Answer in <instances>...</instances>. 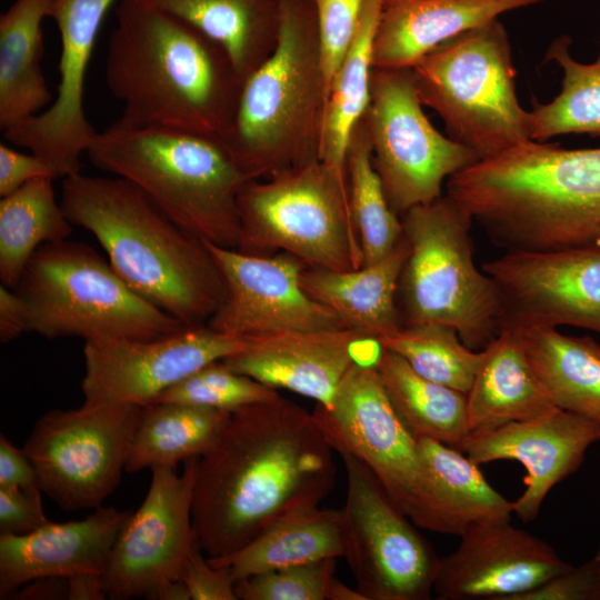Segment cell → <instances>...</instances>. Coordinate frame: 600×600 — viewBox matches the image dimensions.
I'll list each match as a JSON object with an SVG mask.
<instances>
[{
	"mask_svg": "<svg viewBox=\"0 0 600 600\" xmlns=\"http://www.w3.org/2000/svg\"><path fill=\"white\" fill-rule=\"evenodd\" d=\"M230 416L229 411L183 403L153 402L142 407L126 471L176 468L179 462L202 457L214 444Z\"/></svg>",
	"mask_w": 600,
	"mask_h": 600,
	"instance_id": "d6a6232c",
	"label": "cell"
},
{
	"mask_svg": "<svg viewBox=\"0 0 600 600\" xmlns=\"http://www.w3.org/2000/svg\"><path fill=\"white\" fill-rule=\"evenodd\" d=\"M594 560L598 562L599 567H600V543H599V547H598V551L594 556Z\"/></svg>",
	"mask_w": 600,
	"mask_h": 600,
	"instance_id": "f5cc1de1",
	"label": "cell"
},
{
	"mask_svg": "<svg viewBox=\"0 0 600 600\" xmlns=\"http://www.w3.org/2000/svg\"><path fill=\"white\" fill-rule=\"evenodd\" d=\"M61 207L91 232L121 279L183 326L206 324L226 294L204 241L168 217L126 179L63 178Z\"/></svg>",
	"mask_w": 600,
	"mask_h": 600,
	"instance_id": "277c9868",
	"label": "cell"
},
{
	"mask_svg": "<svg viewBox=\"0 0 600 600\" xmlns=\"http://www.w3.org/2000/svg\"><path fill=\"white\" fill-rule=\"evenodd\" d=\"M409 243L404 237L382 259L353 270L307 266L300 276L304 291L342 321L347 329L380 339L401 327L397 292Z\"/></svg>",
	"mask_w": 600,
	"mask_h": 600,
	"instance_id": "484cf974",
	"label": "cell"
},
{
	"mask_svg": "<svg viewBox=\"0 0 600 600\" xmlns=\"http://www.w3.org/2000/svg\"><path fill=\"white\" fill-rule=\"evenodd\" d=\"M363 118L374 170L389 206L400 217L440 198L444 180L480 160L430 123L411 68L372 69Z\"/></svg>",
	"mask_w": 600,
	"mask_h": 600,
	"instance_id": "8fae6325",
	"label": "cell"
},
{
	"mask_svg": "<svg viewBox=\"0 0 600 600\" xmlns=\"http://www.w3.org/2000/svg\"><path fill=\"white\" fill-rule=\"evenodd\" d=\"M374 368L394 411L416 439L458 449L470 432L467 393L420 376L401 356L384 348Z\"/></svg>",
	"mask_w": 600,
	"mask_h": 600,
	"instance_id": "1f68e13d",
	"label": "cell"
},
{
	"mask_svg": "<svg viewBox=\"0 0 600 600\" xmlns=\"http://www.w3.org/2000/svg\"><path fill=\"white\" fill-rule=\"evenodd\" d=\"M147 599L152 600H190V593L182 580H171L151 591Z\"/></svg>",
	"mask_w": 600,
	"mask_h": 600,
	"instance_id": "f907efd6",
	"label": "cell"
},
{
	"mask_svg": "<svg viewBox=\"0 0 600 600\" xmlns=\"http://www.w3.org/2000/svg\"><path fill=\"white\" fill-rule=\"evenodd\" d=\"M482 352L467 392L470 431L533 419L557 408L512 329L504 328Z\"/></svg>",
	"mask_w": 600,
	"mask_h": 600,
	"instance_id": "4316f807",
	"label": "cell"
},
{
	"mask_svg": "<svg viewBox=\"0 0 600 600\" xmlns=\"http://www.w3.org/2000/svg\"><path fill=\"white\" fill-rule=\"evenodd\" d=\"M510 329L552 403L600 423V343L553 327Z\"/></svg>",
	"mask_w": 600,
	"mask_h": 600,
	"instance_id": "f1b7e54d",
	"label": "cell"
},
{
	"mask_svg": "<svg viewBox=\"0 0 600 600\" xmlns=\"http://www.w3.org/2000/svg\"><path fill=\"white\" fill-rule=\"evenodd\" d=\"M130 513L99 507L82 520L49 521L21 536L0 533V598L38 579L102 574Z\"/></svg>",
	"mask_w": 600,
	"mask_h": 600,
	"instance_id": "603a6c76",
	"label": "cell"
},
{
	"mask_svg": "<svg viewBox=\"0 0 600 600\" xmlns=\"http://www.w3.org/2000/svg\"><path fill=\"white\" fill-rule=\"evenodd\" d=\"M238 211L239 252H287L308 266L341 271L362 267L348 178L320 159L248 181L239 192Z\"/></svg>",
	"mask_w": 600,
	"mask_h": 600,
	"instance_id": "30bf717a",
	"label": "cell"
},
{
	"mask_svg": "<svg viewBox=\"0 0 600 600\" xmlns=\"http://www.w3.org/2000/svg\"><path fill=\"white\" fill-rule=\"evenodd\" d=\"M409 254L400 291L401 327L439 323L480 351L503 330L506 307L496 281L473 260V218L449 194L401 217Z\"/></svg>",
	"mask_w": 600,
	"mask_h": 600,
	"instance_id": "52a82bcc",
	"label": "cell"
},
{
	"mask_svg": "<svg viewBox=\"0 0 600 600\" xmlns=\"http://www.w3.org/2000/svg\"><path fill=\"white\" fill-rule=\"evenodd\" d=\"M313 417L339 454L363 462L408 516L420 477L417 439L394 411L373 366L353 363L328 406Z\"/></svg>",
	"mask_w": 600,
	"mask_h": 600,
	"instance_id": "2e32d148",
	"label": "cell"
},
{
	"mask_svg": "<svg viewBox=\"0 0 600 600\" xmlns=\"http://www.w3.org/2000/svg\"><path fill=\"white\" fill-rule=\"evenodd\" d=\"M218 43L246 80L273 52L280 0H150Z\"/></svg>",
	"mask_w": 600,
	"mask_h": 600,
	"instance_id": "f546056e",
	"label": "cell"
},
{
	"mask_svg": "<svg viewBox=\"0 0 600 600\" xmlns=\"http://www.w3.org/2000/svg\"><path fill=\"white\" fill-rule=\"evenodd\" d=\"M338 558L282 567L236 581L241 600H326Z\"/></svg>",
	"mask_w": 600,
	"mask_h": 600,
	"instance_id": "ab89813d",
	"label": "cell"
},
{
	"mask_svg": "<svg viewBox=\"0 0 600 600\" xmlns=\"http://www.w3.org/2000/svg\"><path fill=\"white\" fill-rule=\"evenodd\" d=\"M13 289L26 302L28 331L48 339H153L187 327L132 290L93 248L70 239L39 247Z\"/></svg>",
	"mask_w": 600,
	"mask_h": 600,
	"instance_id": "ba28073f",
	"label": "cell"
},
{
	"mask_svg": "<svg viewBox=\"0 0 600 600\" xmlns=\"http://www.w3.org/2000/svg\"><path fill=\"white\" fill-rule=\"evenodd\" d=\"M447 194L506 252L600 244V148L529 140L450 177Z\"/></svg>",
	"mask_w": 600,
	"mask_h": 600,
	"instance_id": "3957f363",
	"label": "cell"
},
{
	"mask_svg": "<svg viewBox=\"0 0 600 600\" xmlns=\"http://www.w3.org/2000/svg\"><path fill=\"white\" fill-rule=\"evenodd\" d=\"M482 270L502 293L503 329L568 324L600 333V244L510 251Z\"/></svg>",
	"mask_w": 600,
	"mask_h": 600,
	"instance_id": "d6986e66",
	"label": "cell"
},
{
	"mask_svg": "<svg viewBox=\"0 0 600 600\" xmlns=\"http://www.w3.org/2000/svg\"><path fill=\"white\" fill-rule=\"evenodd\" d=\"M568 36L553 40L547 60L563 71L559 94L547 103L533 102L529 111L530 139L546 142L557 136L582 133L600 137V54L592 63H582L570 53Z\"/></svg>",
	"mask_w": 600,
	"mask_h": 600,
	"instance_id": "d590c367",
	"label": "cell"
},
{
	"mask_svg": "<svg viewBox=\"0 0 600 600\" xmlns=\"http://www.w3.org/2000/svg\"><path fill=\"white\" fill-rule=\"evenodd\" d=\"M192 600H238L236 580L224 566L214 567L203 557L197 540L180 574Z\"/></svg>",
	"mask_w": 600,
	"mask_h": 600,
	"instance_id": "7bdbcfd3",
	"label": "cell"
},
{
	"mask_svg": "<svg viewBox=\"0 0 600 600\" xmlns=\"http://www.w3.org/2000/svg\"><path fill=\"white\" fill-rule=\"evenodd\" d=\"M600 440V423L554 408L540 417L472 430L458 449L480 466L498 460L521 463L526 489L513 502L523 522L534 520L552 488L574 473L589 447Z\"/></svg>",
	"mask_w": 600,
	"mask_h": 600,
	"instance_id": "44dd1931",
	"label": "cell"
},
{
	"mask_svg": "<svg viewBox=\"0 0 600 600\" xmlns=\"http://www.w3.org/2000/svg\"><path fill=\"white\" fill-rule=\"evenodd\" d=\"M346 170L352 219L360 241L362 266L386 257L403 236L400 216L389 206L372 163V148L363 116L350 136Z\"/></svg>",
	"mask_w": 600,
	"mask_h": 600,
	"instance_id": "8d00e7d4",
	"label": "cell"
},
{
	"mask_svg": "<svg viewBox=\"0 0 600 600\" xmlns=\"http://www.w3.org/2000/svg\"><path fill=\"white\" fill-rule=\"evenodd\" d=\"M347 474L344 556L366 600H427L440 558L376 474L341 453Z\"/></svg>",
	"mask_w": 600,
	"mask_h": 600,
	"instance_id": "4fadbf2b",
	"label": "cell"
},
{
	"mask_svg": "<svg viewBox=\"0 0 600 600\" xmlns=\"http://www.w3.org/2000/svg\"><path fill=\"white\" fill-rule=\"evenodd\" d=\"M422 106L450 139L484 159L531 140L519 102L508 32L496 19L436 47L412 68Z\"/></svg>",
	"mask_w": 600,
	"mask_h": 600,
	"instance_id": "9c48e42d",
	"label": "cell"
},
{
	"mask_svg": "<svg viewBox=\"0 0 600 600\" xmlns=\"http://www.w3.org/2000/svg\"><path fill=\"white\" fill-rule=\"evenodd\" d=\"M101 171L128 180L198 238L237 249L238 196L249 181L222 139L167 128L112 123L87 151Z\"/></svg>",
	"mask_w": 600,
	"mask_h": 600,
	"instance_id": "8992f818",
	"label": "cell"
},
{
	"mask_svg": "<svg viewBox=\"0 0 600 600\" xmlns=\"http://www.w3.org/2000/svg\"><path fill=\"white\" fill-rule=\"evenodd\" d=\"M52 178H36L0 200V279L14 288L44 243L69 239L73 224L57 202Z\"/></svg>",
	"mask_w": 600,
	"mask_h": 600,
	"instance_id": "e575fe53",
	"label": "cell"
},
{
	"mask_svg": "<svg viewBox=\"0 0 600 600\" xmlns=\"http://www.w3.org/2000/svg\"><path fill=\"white\" fill-rule=\"evenodd\" d=\"M53 0H16L0 16V129L34 117L53 102L42 72V21Z\"/></svg>",
	"mask_w": 600,
	"mask_h": 600,
	"instance_id": "83f0119b",
	"label": "cell"
},
{
	"mask_svg": "<svg viewBox=\"0 0 600 600\" xmlns=\"http://www.w3.org/2000/svg\"><path fill=\"white\" fill-rule=\"evenodd\" d=\"M154 467L148 493L122 526L102 573L111 599L147 598L164 582L180 579L188 554L198 540L192 524L197 462Z\"/></svg>",
	"mask_w": 600,
	"mask_h": 600,
	"instance_id": "9a60e30c",
	"label": "cell"
},
{
	"mask_svg": "<svg viewBox=\"0 0 600 600\" xmlns=\"http://www.w3.org/2000/svg\"><path fill=\"white\" fill-rule=\"evenodd\" d=\"M28 331V309L12 288L0 286V341L7 343Z\"/></svg>",
	"mask_w": 600,
	"mask_h": 600,
	"instance_id": "7dc6e473",
	"label": "cell"
},
{
	"mask_svg": "<svg viewBox=\"0 0 600 600\" xmlns=\"http://www.w3.org/2000/svg\"><path fill=\"white\" fill-rule=\"evenodd\" d=\"M311 1L317 13L322 70L329 97L334 76L354 36L364 0Z\"/></svg>",
	"mask_w": 600,
	"mask_h": 600,
	"instance_id": "60d3db41",
	"label": "cell"
},
{
	"mask_svg": "<svg viewBox=\"0 0 600 600\" xmlns=\"http://www.w3.org/2000/svg\"><path fill=\"white\" fill-rule=\"evenodd\" d=\"M382 0H364L348 51L334 76L328 97L320 160L347 177L346 153L353 128L369 102L373 44Z\"/></svg>",
	"mask_w": 600,
	"mask_h": 600,
	"instance_id": "836d02e7",
	"label": "cell"
},
{
	"mask_svg": "<svg viewBox=\"0 0 600 600\" xmlns=\"http://www.w3.org/2000/svg\"><path fill=\"white\" fill-rule=\"evenodd\" d=\"M343 556L342 510L316 507L279 520L238 551L208 561L227 567L238 581L272 569Z\"/></svg>",
	"mask_w": 600,
	"mask_h": 600,
	"instance_id": "4dcf8cb0",
	"label": "cell"
},
{
	"mask_svg": "<svg viewBox=\"0 0 600 600\" xmlns=\"http://www.w3.org/2000/svg\"><path fill=\"white\" fill-rule=\"evenodd\" d=\"M382 347L352 329L288 331L250 337L242 351L222 361L270 388L328 406L353 363L376 364Z\"/></svg>",
	"mask_w": 600,
	"mask_h": 600,
	"instance_id": "7402d4cb",
	"label": "cell"
},
{
	"mask_svg": "<svg viewBox=\"0 0 600 600\" xmlns=\"http://www.w3.org/2000/svg\"><path fill=\"white\" fill-rule=\"evenodd\" d=\"M250 337L216 331L207 324L153 339H100L84 342L81 390L87 404L144 407L202 367L248 347Z\"/></svg>",
	"mask_w": 600,
	"mask_h": 600,
	"instance_id": "5bb4252c",
	"label": "cell"
},
{
	"mask_svg": "<svg viewBox=\"0 0 600 600\" xmlns=\"http://www.w3.org/2000/svg\"><path fill=\"white\" fill-rule=\"evenodd\" d=\"M114 14L104 68L123 104L114 123L223 139L244 82L227 52L150 0H118Z\"/></svg>",
	"mask_w": 600,
	"mask_h": 600,
	"instance_id": "7a4b0ae2",
	"label": "cell"
},
{
	"mask_svg": "<svg viewBox=\"0 0 600 600\" xmlns=\"http://www.w3.org/2000/svg\"><path fill=\"white\" fill-rule=\"evenodd\" d=\"M50 177L56 179L52 168L36 153L19 152L0 144V197H6L20 189L29 181Z\"/></svg>",
	"mask_w": 600,
	"mask_h": 600,
	"instance_id": "f6af8a7d",
	"label": "cell"
},
{
	"mask_svg": "<svg viewBox=\"0 0 600 600\" xmlns=\"http://www.w3.org/2000/svg\"><path fill=\"white\" fill-rule=\"evenodd\" d=\"M203 241L226 287L206 323L211 329L239 337L347 329L302 288L300 276L308 264L301 259L287 252L251 256Z\"/></svg>",
	"mask_w": 600,
	"mask_h": 600,
	"instance_id": "e0dca14e",
	"label": "cell"
},
{
	"mask_svg": "<svg viewBox=\"0 0 600 600\" xmlns=\"http://www.w3.org/2000/svg\"><path fill=\"white\" fill-rule=\"evenodd\" d=\"M278 396L276 389L236 372L222 360H218L170 387L154 402L183 403L233 412Z\"/></svg>",
	"mask_w": 600,
	"mask_h": 600,
	"instance_id": "f35d334b",
	"label": "cell"
},
{
	"mask_svg": "<svg viewBox=\"0 0 600 600\" xmlns=\"http://www.w3.org/2000/svg\"><path fill=\"white\" fill-rule=\"evenodd\" d=\"M141 411L132 403H83L42 416L22 448L40 490L67 511L101 507L126 471Z\"/></svg>",
	"mask_w": 600,
	"mask_h": 600,
	"instance_id": "7c38bea8",
	"label": "cell"
},
{
	"mask_svg": "<svg viewBox=\"0 0 600 600\" xmlns=\"http://www.w3.org/2000/svg\"><path fill=\"white\" fill-rule=\"evenodd\" d=\"M378 341L420 376L464 393L483 357L482 350L468 348L454 329L439 323L402 326Z\"/></svg>",
	"mask_w": 600,
	"mask_h": 600,
	"instance_id": "74e56055",
	"label": "cell"
},
{
	"mask_svg": "<svg viewBox=\"0 0 600 600\" xmlns=\"http://www.w3.org/2000/svg\"><path fill=\"white\" fill-rule=\"evenodd\" d=\"M417 448L420 477L408 517L418 528L460 537L478 523L510 521L513 502L463 452L428 438Z\"/></svg>",
	"mask_w": 600,
	"mask_h": 600,
	"instance_id": "cb8c5ba5",
	"label": "cell"
},
{
	"mask_svg": "<svg viewBox=\"0 0 600 600\" xmlns=\"http://www.w3.org/2000/svg\"><path fill=\"white\" fill-rule=\"evenodd\" d=\"M333 451L313 413L280 394L231 412L197 462L192 524L208 558L319 507L336 482Z\"/></svg>",
	"mask_w": 600,
	"mask_h": 600,
	"instance_id": "6da1fadb",
	"label": "cell"
},
{
	"mask_svg": "<svg viewBox=\"0 0 600 600\" xmlns=\"http://www.w3.org/2000/svg\"><path fill=\"white\" fill-rule=\"evenodd\" d=\"M326 600H366L357 588H350L336 577L329 584Z\"/></svg>",
	"mask_w": 600,
	"mask_h": 600,
	"instance_id": "816d5d0a",
	"label": "cell"
},
{
	"mask_svg": "<svg viewBox=\"0 0 600 600\" xmlns=\"http://www.w3.org/2000/svg\"><path fill=\"white\" fill-rule=\"evenodd\" d=\"M0 488H16L41 496L37 473L23 449L0 437Z\"/></svg>",
	"mask_w": 600,
	"mask_h": 600,
	"instance_id": "bcb514c9",
	"label": "cell"
},
{
	"mask_svg": "<svg viewBox=\"0 0 600 600\" xmlns=\"http://www.w3.org/2000/svg\"><path fill=\"white\" fill-rule=\"evenodd\" d=\"M30 583V582H29ZM68 584L63 578H44L31 581V584L20 592L21 598L39 599V598H67Z\"/></svg>",
	"mask_w": 600,
	"mask_h": 600,
	"instance_id": "681fc988",
	"label": "cell"
},
{
	"mask_svg": "<svg viewBox=\"0 0 600 600\" xmlns=\"http://www.w3.org/2000/svg\"><path fill=\"white\" fill-rule=\"evenodd\" d=\"M327 100L314 6L280 0L277 46L244 80L222 139L246 178L269 179L320 159Z\"/></svg>",
	"mask_w": 600,
	"mask_h": 600,
	"instance_id": "5b68a950",
	"label": "cell"
},
{
	"mask_svg": "<svg viewBox=\"0 0 600 600\" xmlns=\"http://www.w3.org/2000/svg\"><path fill=\"white\" fill-rule=\"evenodd\" d=\"M41 496L16 488H0V533L21 536L48 523Z\"/></svg>",
	"mask_w": 600,
	"mask_h": 600,
	"instance_id": "ee69618b",
	"label": "cell"
},
{
	"mask_svg": "<svg viewBox=\"0 0 600 600\" xmlns=\"http://www.w3.org/2000/svg\"><path fill=\"white\" fill-rule=\"evenodd\" d=\"M117 1H52L49 17L61 40L57 97L41 113L4 131L10 143L44 159L56 178L80 172V157L97 134L84 112L86 77L104 17Z\"/></svg>",
	"mask_w": 600,
	"mask_h": 600,
	"instance_id": "ac0fdd59",
	"label": "cell"
},
{
	"mask_svg": "<svg viewBox=\"0 0 600 600\" xmlns=\"http://www.w3.org/2000/svg\"><path fill=\"white\" fill-rule=\"evenodd\" d=\"M70 600H101L107 597L101 573H79L67 579Z\"/></svg>",
	"mask_w": 600,
	"mask_h": 600,
	"instance_id": "c3c4849f",
	"label": "cell"
},
{
	"mask_svg": "<svg viewBox=\"0 0 600 600\" xmlns=\"http://www.w3.org/2000/svg\"><path fill=\"white\" fill-rule=\"evenodd\" d=\"M570 567L549 543L510 521L478 523L440 558L433 593L439 600H512Z\"/></svg>",
	"mask_w": 600,
	"mask_h": 600,
	"instance_id": "ffe728a7",
	"label": "cell"
},
{
	"mask_svg": "<svg viewBox=\"0 0 600 600\" xmlns=\"http://www.w3.org/2000/svg\"><path fill=\"white\" fill-rule=\"evenodd\" d=\"M544 0H382L373 68H412L447 40Z\"/></svg>",
	"mask_w": 600,
	"mask_h": 600,
	"instance_id": "d4e9b609",
	"label": "cell"
},
{
	"mask_svg": "<svg viewBox=\"0 0 600 600\" xmlns=\"http://www.w3.org/2000/svg\"><path fill=\"white\" fill-rule=\"evenodd\" d=\"M512 600H600V567L594 558L571 566Z\"/></svg>",
	"mask_w": 600,
	"mask_h": 600,
	"instance_id": "b9f144b4",
	"label": "cell"
}]
</instances>
